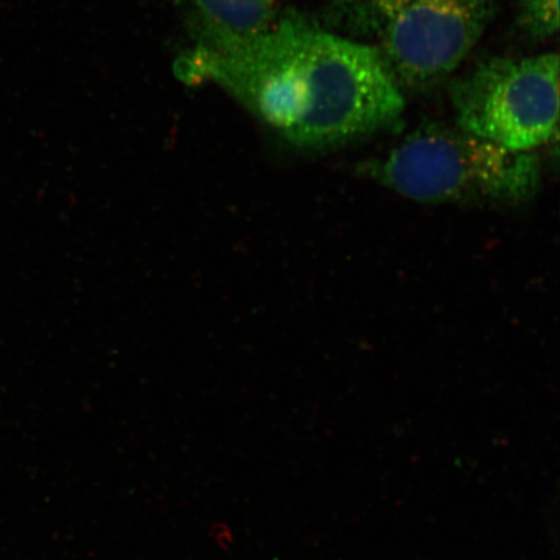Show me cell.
Returning a JSON list of instances; mask_svg holds the SVG:
<instances>
[{
    "instance_id": "obj_1",
    "label": "cell",
    "mask_w": 560,
    "mask_h": 560,
    "mask_svg": "<svg viewBox=\"0 0 560 560\" xmlns=\"http://www.w3.org/2000/svg\"><path fill=\"white\" fill-rule=\"evenodd\" d=\"M196 21L178 77L217 83L292 145L334 149L401 120L404 91L374 45L298 11L255 34Z\"/></svg>"
},
{
    "instance_id": "obj_2",
    "label": "cell",
    "mask_w": 560,
    "mask_h": 560,
    "mask_svg": "<svg viewBox=\"0 0 560 560\" xmlns=\"http://www.w3.org/2000/svg\"><path fill=\"white\" fill-rule=\"evenodd\" d=\"M402 198L424 205L515 207L535 198L541 164L534 152H514L457 125H420L384 155L360 166Z\"/></svg>"
},
{
    "instance_id": "obj_3",
    "label": "cell",
    "mask_w": 560,
    "mask_h": 560,
    "mask_svg": "<svg viewBox=\"0 0 560 560\" xmlns=\"http://www.w3.org/2000/svg\"><path fill=\"white\" fill-rule=\"evenodd\" d=\"M459 129L514 152H534L558 135L559 56L490 58L454 80Z\"/></svg>"
},
{
    "instance_id": "obj_4",
    "label": "cell",
    "mask_w": 560,
    "mask_h": 560,
    "mask_svg": "<svg viewBox=\"0 0 560 560\" xmlns=\"http://www.w3.org/2000/svg\"><path fill=\"white\" fill-rule=\"evenodd\" d=\"M493 15L494 0H412L376 47L398 88L425 90L464 65Z\"/></svg>"
},
{
    "instance_id": "obj_5",
    "label": "cell",
    "mask_w": 560,
    "mask_h": 560,
    "mask_svg": "<svg viewBox=\"0 0 560 560\" xmlns=\"http://www.w3.org/2000/svg\"><path fill=\"white\" fill-rule=\"evenodd\" d=\"M412 0H328L325 25L352 39L380 38L398 13Z\"/></svg>"
},
{
    "instance_id": "obj_6",
    "label": "cell",
    "mask_w": 560,
    "mask_h": 560,
    "mask_svg": "<svg viewBox=\"0 0 560 560\" xmlns=\"http://www.w3.org/2000/svg\"><path fill=\"white\" fill-rule=\"evenodd\" d=\"M198 19L236 34L262 32L276 19L277 0H190Z\"/></svg>"
},
{
    "instance_id": "obj_7",
    "label": "cell",
    "mask_w": 560,
    "mask_h": 560,
    "mask_svg": "<svg viewBox=\"0 0 560 560\" xmlns=\"http://www.w3.org/2000/svg\"><path fill=\"white\" fill-rule=\"evenodd\" d=\"M517 24L530 38L548 39L559 31V0H514Z\"/></svg>"
}]
</instances>
